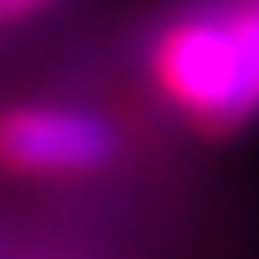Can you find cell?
Masks as SVG:
<instances>
[{"label":"cell","instance_id":"1","mask_svg":"<svg viewBox=\"0 0 259 259\" xmlns=\"http://www.w3.org/2000/svg\"><path fill=\"white\" fill-rule=\"evenodd\" d=\"M114 156L109 124L83 109H11L0 114V161L16 171H94Z\"/></svg>","mask_w":259,"mask_h":259},{"label":"cell","instance_id":"2","mask_svg":"<svg viewBox=\"0 0 259 259\" xmlns=\"http://www.w3.org/2000/svg\"><path fill=\"white\" fill-rule=\"evenodd\" d=\"M31 6H41V0H0V16H16V11H31Z\"/></svg>","mask_w":259,"mask_h":259}]
</instances>
